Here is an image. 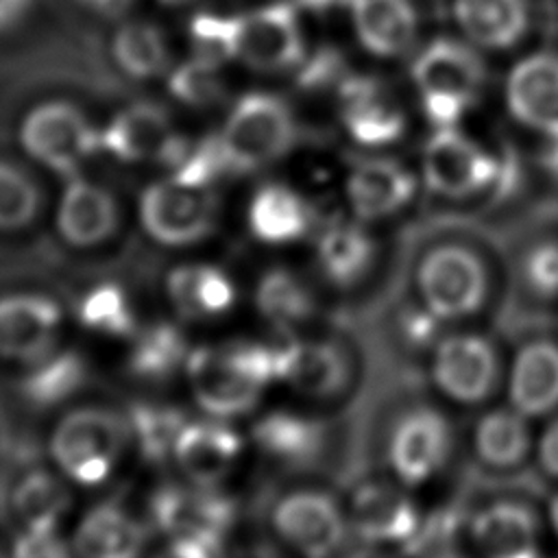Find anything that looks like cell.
<instances>
[{
    "mask_svg": "<svg viewBox=\"0 0 558 558\" xmlns=\"http://www.w3.org/2000/svg\"><path fill=\"white\" fill-rule=\"evenodd\" d=\"M172 135L166 109L155 102H135L111 120L100 142L118 159L142 161L159 159Z\"/></svg>",
    "mask_w": 558,
    "mask_h": 558,
    "instance_id": "obj_31",
    "label": "cell"
},
{
    "mask_svg": "<svg viewBox=\"0 0 558 558\" xmlns=\"http://www.w3.org/2000/svg\"><path fill=\"white\" fill-rule=\"evenodd\" d=\"M131 423L107 408H78L59 421L50 451L68 477L83 486L102 484L131 440Z\"/></svg>",
    "mask_w": 558,
    "mask_h": 558,
    "instance_id": "obj_5",
    "label": "cell"
},
{
    "mask_svg": "<svg viewBox=\"0 0 558 558\" xmlns=\"http://www.w3.org/2000/svg\"><path fill=\"white\" fill-rule=\"evenodd\" d=\"M255 307L279 333H296L318 314L312 286L286 266H272L262 272L255 286Z\"/></svg>",
    "mask_w": 558,
    "mask_h": 558,
    "instance_id": "obj_29",
    "label": "cell"
},
{
    "mask_svg": "<svg viewBox=\"0 0 558 558\" xmlns=\"http://www.w3.org/2000/svg\"><path fill=\"white\" fill-rule=\"evenodd\" d=\"M222 558H281V556L275 549L264 547V545H246V547L229 551Z\"/></svg>",
    "mask_w": 558,
    "mask_h": 558,
    "instance_id": "obj_51",
    "label": "cell"
},
{
    "mask_svg": "<svg viewBox=\"0 0 558 558\" xmlns=\"http://www.w3.org/2000/svg\"><path fill=\"white\" fill-rule=\"evenodd\" d=\"M473 453L493 471L521 466L532 451L527 416L512 405L486 410L473 427Z\"/></svg>",
    "mask_w": 558,
    "mask_h": 558,
    "instance_id": "obj_33",
    "label": "cell"
},
{
    "mask_svg": "<svg viewBox=\"0 0 558 558\" xmlns=\"http://www.w3.org/2000/svg\"><path fill=\"white\" fill-rule=\"evenodd\" d=\"M240 453V434L222 423H187L174 447L181 471L209 488L231 473Z\"/></svg>",
    "mask_w": 558,
    "mask_h": 558,
    "instance_id": "obj_24",
    "label": "cell"
},
{
    "mask_svg": "<svg viewBox=\"0 0 558 558\" xmlns=\"http://www.w3.org/2000/svg\"><path fill=\"white\" fill-rule=\"evenodd\" d=\"M425 185L445 198L466 201L506 185V168L456 126L436 129L423 148Z\"/></svg>",
    "mask_w": 558,
    "mask_h": 558,
    "instance_id": "obj_6",
    "label": "cell"
},
{
    "mask_svg": "<svg viewBox=\"0 0 558 558\" xmlns=\"http://www.w3.org/2000/svg\"><path fill=\"white\" fill-rule=\"evenodd\" d=\"M416 292L421 305L442 323L475 316L488 299V268L482 255L464 242H438L429 246L416 266Z\"/></svg>",
    "mask_w": 558,
    "mask_h": 558,
    "instance_id": "obj_3",
    "label": "cell"
},
{
    "mask_svg": "<svg viewBox=\"0 0 558 558\" xmlns=\"http://www.w3.org/2000/svg\"><path fill=\"white\" fill-rule=\"evenodd\" d=\"M416 194V179L401 163L384 157L357 161L344 179L353 218L377 222L403 211Z\"/></svg>",
    "mask_w": 558,
    "mask_h": 558,
    "instance_id": "obj_17",
    "label": "cell"
},
{
    "mask_svg": "<svg viewBox=\"0 0 558 558\" xmlns=\"http://www.w3.org/2000/svg\"><path fill=\"white\" fill-rule=\"evenodd\" d=\"M218 551L220 543L203 538H172V543L155 558H218Z\"/></svg>",
    "mask_w": 558,
    "mask_h": 558,
    "instance_id": "obj_47",
    "label": "cell"
},
{
    "mask_svg": "<svg viewBox=\"0 0 558 558\" xmlns=\"http://www.w3.org/2000/svg\"><path fill=\"white\" fill-rule=\"evenodd\" d=\"M549 523H551V527H554V532L558 536V495L549 501Z\"/></svg>",
    "mask_w": 558,
    "mask_h": 558,
    "instance_id": "obj_53",
    "label": "cell"
},
{
    "mask_svg": "<svg viewBox=\"0 0 558 558\" xmlns=\"http://www.w3.org/2000/svg\"><path fill=\"white\" fill-rule=\"evenodd\" d=\"M401 482L366 480L351 493L347 506L349 527L364 545L410 547L423 519Z\"/></svg>",
    "mask_w": 558,
    "mask_h": 558,
    "instance_id": "obj_11",
    "label": "cell"
},
{
    "mask_svg": "<svg viewBox=\"0 0 558 558\" xmlns=\"http://www.w3.org/2000/svg\"><path fill=\"white\" fill-rule=\"evenodd\" d=\"M451 13L466 41L484 50L517 46L530 26L527 0H453Z\"/></svg>",
    "mask_w": 558,
    "mask_h": 558,
    "instance_id": "obj_27",
    "label": "cell"
},
{
    "mask_svg": "<svg viewBox=\"0 0 558 558\" xmlns=\"http://www.w3.org/2000/svg\"><path fill=\"white\" fill-rule=\"evenodd\" d=\"M194 57L220 65L233 59V17L201 13L190 24Z\"/></svg>",
    "mask_w": 558,
    "mask_h": 558,
    "instance_id": "obj_43",
    "label": "cell"
},
{
    "mask_svg": "<svg viewBox=\"0 0 558 558\" xmlns=\"http://www.w3.org/2000/svg\"><path fill=\"white\" fill-rule=\"evenodd\" d=\"M508 399L527 418L558 410V342L534 338L519 347L510 364Z\"/></svg>",
    "mask_w": 558,
    "mask_h": 558,
    "instance_id": "obj_21",
    "label": "cell"
},
{
    "mask_svg": "<svg viewBox=\"0 0 558 558\" xmlns=\"http://www.w3.org/2000/svg\"><path fill=\"white\" fill-rule=\"evenodd\" d=\"M279 381L307 399H333L344 392L351 381V362L347 351L318 338L296 333H279Z\"/></svg>",
    "mask_w": 558,
    "mask_h": 558,
    "instance_id": "obj_14",
    "label": "cell"
},
{
    "mask_svg": "<svg viewBox=\"0 0 558 558\" xmlns=\"http://www.w3.org/2000/svg\"><path fill=\"white\" fill-rule=\"evenodd\" d=\"M229 172H251L288 155L299 140V124L275 94H244L218 133Z\"/></svg>",
    "mask_w": 558,
    "mask_h": 558,
    "instance_id": "obj_4",
    "label": "cell"
},
{
    "mask_svg": "<svg viewBox=\"0 0 558 558\" xmlns=\"http://www.w3.org/2000/svg\"><path fill=\"white\" fill-rule=\"evenodd\" d=\"M159 2H163V4H168V7H181V4H187V2H192V0H159Z\"/></svg>",
    "mask_w": 558,
    "mask_h": 558,
    "instance_id": "obj_55",
    "label": "cell"
},
{
    "mask_svg": "<svg viewBox=\"0 0 558 558\" xmlns=\"http://www.w3.org/2000/svg\"><path fill=\"white\" fill-rule=\"evenodd\" d=\"M246 222L264 244L283 246L299 242L312 229L314 216L305 198L286 183H264L248 201Z\"/></svg>",
    "mask_w": 558,
    "mask_h": 558,
    "instance_id": "obj_26",
    "label": "cell"
},
{
    "mask_svg": "<svg viewBox=\"0 0 558 558\" xmlns=\"http://www.w3.org/2000/svg\"><path fill=\"white\" fill-rule=\"evenodd\" d=\"M536 460L545 475L558 480V416L549 421L536 440Z\"/></svg>",
    "mask_w": 558,
    "mask_h": 558,
    "instance_id": "obj_48",
    "label": "cell"
},
{
    "mask_svg": "<svg viewBox=\"0 0 558 558\" xmlns=\"http://www.w3.org/2000/svg\"><path fill=\"white\" fill-rule=\"evenodd\" d=\"M277 536L305 558H329L347 538V510L323 488H294L270 512Z\"/></svg>",
    "mask_w": 558,
    "mask_h": 558,
    "instance_id": "obj_8",
    "label": "cell"
},
{
    "mask_svg": "<svg viewBox=\"0 0 558 558\" xmlns=\"http://www.w3.org/2000/svg\"><path fill=\"white\" fill-rule=\"evenodd\" d=\"M33 0H0V31L13 26L31 7Z\"/></svg>",
    "mask_w": 558,
    "mask_h": 558,
    "instance_id": "obj_49",
    "label": "cell"
},
{
    "mask_svg": "<svg viewBox=\"0 0 558 558\" xmlns=\"http://www.w3.org/2000/svg\"><path fill=\"white\" fill-rule=\"evenodd\" d=\"M377 244L362 220L327 222L314 242V257L320 275L336 288H353L368 272Z\"/></svg>",
    "mask_w": 558,
    "mask_h": 558,
    "instance_id": "obj_23",
    "label": "cell"
},
{
    "mask_svg": "<svg viewBox=\"0 0 558 558\" xmlns=\"http://www.w3.org/2000/svg\"><path fill=\"white\" fill-rule=\"evenodd\" d=\"M74 547L81 558H142L146 527L120 504L105 501L83 517Z\"/></svg>",
    "mask_w": 558,
    "mask_h": 558,
    "instance_id": "obj_28",
    "label": "cell"
},
{
    "mask_svg": "<svg viewBox=\"0 0 558 558\" xmlns=\"http://www.w3.org/2000/svg\"><path fill=\"white\" fill-rule=\"evenodd\" d=\"M429 558H466V556H462V554H458V551H449V549H440V551H436V554H432Z\"/></svg>",
    "mask_w": 558,
    "mask_h": 558,
    "instance_id": "obj_54",
    "label": "cell"
},
{
    "mask_svg": "<svg viewBox=\"0 0 558 558\" xmlns=\"http://www.w3.org/2000/svg\"><path fill=\"white\" fill-rule=\"evenodd\" d=\"M37 181L17 163L0 159V231H20L41 211Z\"/></svg>",
    "mask_w": 558,
    "mask_h": 558,
    "instance_id": "obj_40",
    "label": "cell"
},
{
    "mask_svg": "<svg viewBox=\"0 0 558 558\" xmlns=\"http://www.w3.org/2000/svg\"><path fill=\"white\" fill-rule=\"evenodd\" d=\"M412 78L429 122L436 129L456 126L480 96L486 65L473 44L440 37L414 59Z\"/></svg>",
    "mask_w": 558,
    "mask_h": 558,
    "instance_id": "obj_2",
    "label": "cell"
},
{
    "mask_svg": "<svg viewBox=\"0 0 558 558\" xmlns=\"http://www.w3.org/2000/svg\"><path fill=\"white\" fill-rule=\"evenodd\" d=\"M257 449L283 464L314 460L325 442V427L318 418L294 410H270L253 425Z\"/></svg>",
    "mask_w": 558,
    "mask_h": 558,
    "instance_id": "obj_32",
    "label": "cell"
},
{
    "mask_svg": "<svg viewBox=\"0 0 558 558\" xmlns=\"http://www.w3.org/2000/svg\"><path fill=\"white\" fill-rule=\"evenodd\" d=\"M113 57L133 78L159 76L170 63L168 44L161 31L148 22L122 24L113 37Z\"/></svg>",
    "mask_w": 558,
    "mask_h": 558,
    "instance_id": "obj_37",
    "label": "cell"
},
{
    "mask_svg": "<svg viewBox=\"0 0 558 558\" xmlns=\"http://www.w3.org/2000/svg\"><path fill=\"white\" fill-rule=\"evenodd\" d=\"M76 316L87 329L98 333L120 338L135 333V314L129 296L118 283L111 281L89 288L76 305Z\"/></svg>",
    "mask_w": 558,
    "mask_h": 558,
    "instance_id": "obj_39",
    "label": "cell"
},
{
    "mask_svg": "<svg viewBox=\"0 0 558 558\" xmlns=\"http://www.w3.org/2000/svg\"><path fill=\"white\" fill-rule=\"evenodd\" d=\"M13 558H72L68 547L52 532H31L15 541Z\"/></svg>",
    "mask_w": 558,
    "mask_h": 558,
    "instance_id": "obj_46",
    "label": "cell"
},
{
    "mask_svg": "<svg viewBox=\"0 0 558 558\" xmlns=\"http://www.w3.org/2000/svg\"><path fill=\"white\" fill-rule=\"evenodd\" d=\"M342 124L362 146H388L405 131V113L399 102L373 78H351L340 92Z\"/></svg>",
    "mask_w": 558,
    "mask_h": 558,
    "instance_id": "obj_20",
    "label": "cell"
},
{
    "mask_svg": "<svg viewBox=\"0 0 558 558\" xmlns=\"http://www.w3.org/2000/svg\"><path fill=\"white\" fill-rule=\"evenodd\" d=\"M303 33L290 4H270L233 17V59L262 72H281L303 61Z\"/></svg>",
    "mask_w": 558,
    "mask_h": 558,
    "instance_id": "obj_13",
    "label": "cell"
},
{
    "mask_svg": "<svg viewBox=\"0 0 558 558\" xmlns=\"http://www.w3.org/2000/svg\"><path fill=\"white\" fill-rule=\"evenodd\" d=\"M81 2L102 15H116V13H122L133 0H81Z\"/></svg>",
    "mask_w": 558,
    "mask_h": 558,
    "instance_id": "obj_50",
    "label": "cell"
},
{
    "mask_svg": "<svg viewBox=\"0 0 558 558\" xmlns=\"http://www.w3.org/2000/svg\"><path fill=\"white\" fill-rule=\"evenodd\" d=\"M469 534L480 558H543L538 519L527 504L514 499L480 508Z\"/></svg>",
    "mask_w": 558,
    "mask_h": 558,
    "instance_id": "obj_18",
    "label": "cell"
},
{
    "mask_svg": "<svg viewBox=\"0 0 558 558\" xmlns=\"http://www.w3.org/2000/svg\"><path fill=\"white\" fill-rule=\"evenodd\" d=\"M150 514L159 530L172 538H203L222 543L233 523V501L209 490V486L187 488L177 484L161 486L150 499Z\"/></svg>",
    "mask_w": 558,
    "mask_h": 558,
    "instance_id": "obj_15",
    "label": "cell"
},
{
    "mask_svg": "<svg viewBox=\"0 0 558 558\" xmlns=\"http://www.w3.org/2000/svg\"><path fill=\"white\" fill-rule=\"evenodd\" d=\"M451 445L449 418L432 405H414L395 421L388 434V466L403 486H421L445 469Z\"/></svg>",
    "mask_w": 558,
    "mask_h": 558,
    "instance_id": "obj_10",
    "label": "cell"
},
{
    "mask_svg": "<svg viewBox=\"0 0 558 558\" xmlns=\"http://www.w3.org/2000/svg\"><path fill=\"white\" fill-rule=\"evenodd\" d=\"M440 325H442V320H438L423 305L405 310V314H401V320H399V329H401L405 344L418 347V349H429V351L436 344V340L440 338V333H438Z\"/></svg>",
    "mask_w": 558,
    "mask_h": 558,
    "instance_id": "obj_45",
    "label": "cell"
},
{
    "mask_svg": "<svg viewBox=\"0 0 558 558\" xmlns=\"http://www.w3.org/2000/svg\"><path fill=\"white\" fill-rule=\"evenodd\" d=\"M61 323L59 305L41 294L0 299V357L37 362L52 351Z\"/></svg>",
    "mask_w": 558,
    "mask_h": 558,
    "instance_id": "obj_19",
    "label": "cell"
},
{
    "mask_svg": "<svg viewBox=\"0 0 558 558\" xmlns=\"http://www.w3.org/2000/svg\"><path fill=\"white\" fill-rule=\"evenodd\" d=\"M216 196L174 179L153 183L140 198V220L161 244L183 246L207 238L216 225Z\"/></svg>",
    "mask_w": 558,
    "mask_h": 558,
    "instance_id": "obj_12",
    "label": "cell"
},
{
    "mask_svg": "<svg viewBox=\"0 0 558 558\" xmlns=\"http://www.w3.org/2000/svg\"><path fill=\"white\" fill-rule=\"evenodd\" d=\"M351 20L364 50L375 57H401L418 35L412 0H351Z\"/></svg>",
    "mask_w": 558,
    "mask_h": 558,
    "instance_id": "obj_25",
    "label": "cell"
},
{
    "mask_svg": "<svg viewBox=\"0 0 558 558\" xmlns=\"http://www.w3.org/2000/svg\"><path fill=\"white\" fill-rule=\"evenodd\" d=\"M129 423L140 451L148 462H163L174 453L177 440L187 425L181 410L161 403H135L131 408Z\"/></svg>",
    "mask_w": 558,
    "mask_h": 558,
    "instance_id": "obj_38",
    "label": "cell"
},
{
    "mask_svg": "<svg viewBox=\"0 0 558 558\" xmlns=\"http://www.w3.org/2000/svg\"><path fill=\"white\" fill-rule=\"evenodd\" d=\"M225 172H229V166L220 146V137L216 133L187 150L183 161L174 168L172 179L194 187H209V183Z\"/></svg>",
    "mask_w": 558,
    "mask_h": 558,
    "instance_id": "obj_44",
    "label": "cell"
},
{
    "mask_svg": "<svg viewBox=\"0 0 558 558\" xmlns=\"http://www.w3.org/2000/svg\"><path fill=\"white\" fill-rule=\"evenodd\" d=\"M174 98L187 105H211L222 96V78L218 76V65L192 57L190 61L181 63L168 83Z\"/></svg>",
    "mask_w": 558,
    "mask_h": 558,
    "instance_id": "obj_41",
    "label": "cell"
},
{
    "mask_svg": "<svg viewBox=\"0 0 558 558\" xmlns=\"http://www.w3.org/2000/svg\"><path fill=\"white\" fill-rule=\"evenodd\" d=\"M168 296L185 320H203L227 314L238 299L227 272L209 264L179 266L168 275Z\"/></svg>",
    "mask_w": 558,
    "mask_h": 558,
    "instance_id": "obj_30",
    "label": "cell"
},
{
    "mask_svg": "<svg viewBox=\"0 0 558 558\" xmlns=\"http://www.w3.org/2000/svg\"><path fill=\"white\" fill-rule=\"evenodd\" d=\"M344 558H390L381 547H373V545H364L351 554H347Z\"/></svg>",
    "mask_w": 558,
    "mask_h": 558,
    "instance_id": "obj_52",
    "label": "cell"
},
{
    "mask_svg": "<svg viewBox=\"0 0 558 558\" xmlns=\"http://www.w3.org/2000/svg\"><path fill=\"white\" fill-rule=\"evenodd\" d=\"M120 227V209L113 194L92 181L70 179L63 190L57 229L61 238L78 248L107 242Z\"/></svg>",
    "mask_w": 558,
    "mask_h": 558,
    "instance_id": "obj_22",
    "label": "cell"
},
{
    "mask_svg": "<svg viewBox=\"0 0 558 558\" xmlns=\"http://www.w3.org/2000/svg\"><path fill=\"white\" fill-rule=\"evenodd\" d=\"M20 140L33 159L65 179H74L81 163L102 148L100 133L78 107L65 100L37 105L24 118Z\"/></svg>",
    "mask_w": 558,
    "mask_h": 558,
    "instance_id": "obj_7",
    "label": "cell"
},
{
    "mask_svg": "<svg viewBox=\"0 0 558 558\" xmlns=\"http://www.w3.org/2000/svg\"><path fill=\"white\" fill-rule=\"evenodd\" d=\"M506 107L523 126L558 140V52H534L512 68Z\"/></svg>",
    "mask_w": 558,
    "mask_h": 558,
    "instance_id": "obj_16",
    "label": "cell"
},
{
    "mask_svg": "<svg viewBox=\"0 0 558 558\" xmlns=\"http://www.w3.org/2000/svg\"><path fill=\"white\" fill-rule=\"evenodd\" d=\"M185 371L194 399L207 414L242 416L259 403L272 381H279V344L275 338L198 347L187 353Z\"/></svg>",
    "mask_w": 558,
    "mask_h": 558,
    "instance_id": "obj_1",
    "label": "cell"
},
{
    "mask_svg": "<svg viewBox=\"0 0 558 558\" xmlns=\"http://www.w3.org/2000/svg\"><path fill=\"white\" fill-rule=\"evenodd\" d=\"M187 357L183 333L170 323L144 327L129 353V371L146 381H163L177 373Z\"/></svg>",
    "mask_w": 558,
    "mask_h": 558,
    "instance_id": "obj_36",
    "label": "cell"
},
{
    "mask_svg": "<svg viewBox=\"0 0 558 558\" xmlns=\"http://www.w3.org/2000/svg\"><path fill=\"white\" fill-rule=\"evenodd\" d=\"M87 381V362L76 351L48 353L33 362L22 377L20 392L35 408H52L76 395Z\"/></svg>",
    "mask_w": 558,
    "mask_h": 558,
    "instance_id": "obj_34",
    "label": "cell"
},
{
    "mask_svg": "<svg viewBox=\"0 0 558 558\" xmlns=\"http://www.w3.org/2000/svg\"><path fill=\"white\" fill-rule=\"evenodd\" d=\"M0 558H2V556H0Z\"/></svg>",
    "mask_w": 558,
    "mask_h": 558,
    "instance_id": "obj_56",
    "label": "cell"
},
{
    "mask_svg": "<svg viewBox=\"0 0 558 558\" xmlns=\"http://www.w3.org/2000/svg\"><path fill=\"white\" fill-rule=\"evenodd\" d=\"M525 290L541 301L558 299V240L532 244L519 264Z\"/></svg>",
    "mask_w": 558,
    "mask_h": 558,
    "instance_id": "obj_42",
    "label": "cell"
},
{
    "mask_svg": "<svg viewBox=\"0 0 558 558\" xmlns=\"http://www.w3.org/2000/svg\"><path fill=\"white\" fill-rule=\"evenodd\" d=\"M70 504L72 495L65 484L46 469L24 473L11 493L13 512L31 532H52Z\"/></svg>",
    "mask_w": 558,
    "mask_h": 558,
    "instance_id": "obj_35",
    "label": "cell"
},
{
    "mask_svg": "<svg viewBox=\"0 0 558 558\" xmlns=\"http://www.w3.org/2000/svg\"><path fill=\"white\" fill-rule=\"evenodd\" d=\"M429 375L447 399L460 405H480L499 384L497 347L475 331L440 336L432 347Z\"/></svg>",
    "mask_w": 558,
    "mask_h": 558,
    "instance_id": "obj_9",
    "label": "cell"
}]
</instances>
